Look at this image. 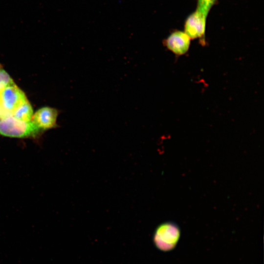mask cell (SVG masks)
<instances>
[{
    "mask_svg": "<svg viewBox=\"0 0 264 264\" xmlns=\"http://www.w3.org/2000/svg\"><path fill=\"white\" fill-rule=\"evenodd\" d=\"M180 236V229L176 223L171 221H166L155 228L153 242L159 250L168 252L176 247Z\"/></svg>",
    "mask_w": 264,
    "mask_h": 264,
    "instance_id": "cell-2",
    "label": "cell"
},
{
    "mask_svg": "<svg viewBox=\"0 0 264 264\" xmlns=\"http://www.w3.org/2000/svg\"><path fill=\"white\" fill-rule=\"evenodd\" d=\"M44 131L32 121H23L13 116L0 119V135L13 138H35Z\"/></svg>",
    "mask_w": 264,
    "mask_h": 264,
    "instance_id": "cell-1",
    "label": "cell"
},
{
    "mask_svg": "<svg viewBox=\"0 0 264 264\" xmlns=\"http://www.w3.org/2000/svg\"><path fill=\"white\" fill-rule=\"evenodd\" d=\"M191 39L184 31H176L172 33L165 40L167 48L176 55H181L188 50Z\"/></svg>",
    "mask_w": 264,
    "mask_h": 264,
    "instance_id": "cell-6",
    "label": "cell"
},
{
    "mask_svg": "<svg viewBox=\"0 0 264 264\" xmlns=\"http://www.w3.org/2000/svg\"><path fill=\"white\" fill-rule=\"evenodd\" d=\"M216 0H198V8L199 12L207 17L209 11Z\"/></svg>",
    "mask_w": 264,
    "mask_h": 264,
    "instance_id": "cell-9",
    "label": "cell"
},
{
    "mask_svg": "<svg viewBox=\"0 0 264 264\" xmlns=\"http://www.w3.org/2000/svg\"><path fill=\"white\" fill-rule=\"evenodd\" d=\"M14 84L15 83L12 78L0 64V90Z\"/></svg>",
    "mask_w": 264,
    "mask_h": 264,
    "instance_id": "cell-8",
    "label": "cell"
},
{
    "mask_svg": "<svg viewBox=\"0 0 264 264\" xmlns=\"http://www.w3.org/2000/svg\"><path fill=\"white\" fill-rule=\"evenodd\" d=\"M58 110L44 107L40 108L33 114L32 121L43 131L57 127Z\"/></svg>",
    "mask_w": 264,
    "mask_h": 264,
    "instance_id": "cell-5",
    "label": "cell"
},
{
    "mask_svg": "<svg viewBox=\"0 0 264 264\" xmlns=\"http://www.w3.org/2000/svg\"><path fill=\"white\" fill-rule=\"evenodd\" d=\"M33 115L32 107L27 100L15 111L13 116L22 121H29L32 119Z\"/></svg>",
    "mask_w": 264,
    "mask_h": 264,
    "instance_id": "cell-7",
    "label": "cell"
},
{
    "mask_svg": "<svg viewBox=\"0 0 264 264\" xmlns=\"http://www.w3.org/2000/svg\"><path fill=\"white\" fill-rule=\"evenodd\" d=\"M206 18V16L197 9L187 17L184 31L191 39L201 38L204 36Z\"/></svg>",
    "mask_w": 264,
    "mask_h": 264,
    "instance_id": "cell-4",
    "label": "cell"
},
{
    "mask_svg": "<svg viewBox=\"0 0 264 264\" xmlns=\"http://www.w3.org/2000/svg\"><path fill=\"white\" fill-rule=\"evenodd\" d=\"M26 101L25 93L15 84L0 90V119L13 116Z\"/></svg>",
    "mask_w": 264,
    "mask_h": 264,
    "instance_id": "cell-3",
    "label": "cell"
}]
</instances>
